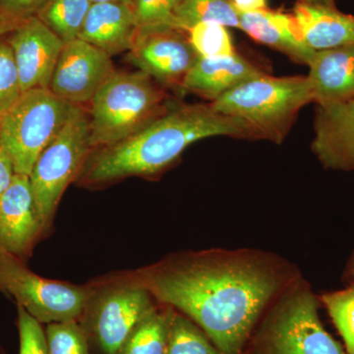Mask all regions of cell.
I'll list each match as a JSON object with an SVG mask.
<instances>
[{
  "label": "cell",
  "mask_w": 354,
  "mask_h": 354,
  "mask_svg": "<svg viewBox=\"0 0 354 354\" xmlns=\"http://www.w3.org/2000/svg\"><path fill=\"white\" fill-rule=\"evenodd\" d=\"M304 277L297 264L257 248L174 254L139 272L158 304L188 317L225 354H244L266 312Z\"/></svg>",
  "instance_id": "obj_1"
},
{
  "label": "cell",
  "mask_w": 354,
  "mask_h": 354,
  "mask_svg": "<svg viewBox=\"0 0 354 354\" xmlns=\"http://www.w3.org/2000/svg\"><path fill=\"white\" fill-rule=\"evenodd\" d=\"M257 141L239 118L216 113L211 104H176L157 120L115 145L104 148L88 165L85 181L101 184L128 176H152L171 167L184 151L211 137Z\"/></svg>",
  "instance_id": "obj_2"
},
{
  "label": "cell",
  "mask_w": 354,
  "mask_h": 354,
  "mask_svg": "<svg viewBox=\"0 0 354 354\" xmlns=\"http://www.w3.org/2000/svg\"><path fill=\"white\" fill-rule=\"evenodd\" d=\"M88 104L91 145L104 149L157 120L174 104L165 87L139 70L114 72Z\"/></svg>",
  "instance_id": "obj_3"
},
{
  "label": "cell",
  "mask_w": 354,
  "mask_h": 354,
  "mask_svg": "<svg viewBox=\"0 0 354 354\" xmlns=\"http://www.w3.org/2000/svg\"><path fill=\"white\" fill-rule=\"evenodd\" d=\"M321 306L302 277L266 312L244 354H348L324 327Z\"/></svg>",
  "instance_id": "obj_4"
},
{
  "label": "cell",
  "mask_w": 354,
  "mask_h": 354,
  "mask_svg": "<svg viewBox=\"0 0 354 354\" xmlns=\"http://www.w3.org/2000/svg\"><path fill=\"white\" fill-rule=\"evenodd\" d=\"M310 102H313V95L307 76L274 77L266 73L209 104L216 113L246 122L258 140L281 144L299 111Z\"/></svg>",
  "instance_id": "obj_5"
},
{
  "label": "cell",
  "mask_w": 354,
  "mask_h": 354,
  "mask_svg": "<svg viewBox=\"0 0 354 354\" xmlns=\"http://www.w3.org/2000/svg\"><path fill=\"white\" fill-rule=\"evenodd\" d=\"M75 104L50 88H32L0 120V146L12 160L15 174L30 176L41 152L57 136Z\"/></svg>",
  "instance_id": "obj_6"
},
{
  "label": "cell",
  "mask_w": 354,
  "mask_h": 354,
  "mask_svg": "<svg viewBox=\"0 0 354 354\" xmlns=\"http://www.w3.org/2000/svg\"><path fill=\"white\" fill-rule=\"evenodd\" d=\"M92 149L88 113L75 104L64 128L39 155L29 176L41 228L50 223L65 189Z\"/></svg>",
  "instance_id": "obj_7"
},
{
  "label": "cell",
  "mask_w": 354,
  "mask_h": 354,
  "mask_svg": "<svg viewBox=\"0 0 354 354\" xmlns=\"http://www.w3.org/2000/svg\"><path fill=\"white\" fill-rule=\"evenodd\" d=\"M0 290L12 295L39 323L78 321L90 301L85 288L41 278L6 251L0 260Z\"/></svg>",
  "instance_id": "obj_8"
},
{
  "label": "cell",
  "mask_w": 354,
  "mask_h": 354,
  "mask_svg": "<svg viewBox=\"0 0 354 354\" xmlns=\"http://www.w3.org/2000/svg\"><path fill=\"white\" fill-rule=\"evenodd\" d=\"M156 306L157 300L138 283L109 288L97 298L88 329L84 330L102 354H118L133 330Z\"/></svg>",
  "instance_id": "obj_9"
},
{
  "label": "cell",
  "mask_w": 354,
  "mask_h": 354,
  "mask_svg": "<svg viewBox=\"0 0 354 354\" xmlns=\"http://www.w3.org/2000/svg\"><path fill=\"white\" fill-rule=\"evenodd\" d=\"M198 57L186 32L171 26L140 28L128 51V58L140 71L162 87L180 90Z\"/></svg>",
  "instance_id": "obj_10"
},
{
  "label": "cell",
  "mask_w": 354,
  "mask_h": 354,
  "mask_svg": "<svg viewBox=\"0 0 354 354\" xmlns=\"http://www.w3.org/2000/svg\"><path fill=\"white\" fill-rule=\"evenodd\" d=\"M115 72L111 57L80 39L64 44L53 71L50 90L70 104L82 106Z\"/></svg>",
  "instance_id": "obj_11"
},
{
  "label": "cell",
  "mask_w": 354,
  "mask_h": 354,
  "mask_svg": "<svg viewBox=\"0 0 354 354\" xmlns=\"http://www.w3.org/2000/svg\"><path fill=\"white\" fill-rule=\"evenodd\" d=\"M13 50L22 92L48 88L64 43L36 15L6 36Z\"/></svg>",
  "instance_id": "obj_12"
},
{
  "label": "cell",
  "mask_w": 354,
  "mask_h": 354,
  "mask_svg": "<svg viewBox=\"0 0 354 354\" xmlns=\"http://www.w3.org/2000/svg\"><path fill=\"white\" fill-rule=\"evenodd\" d=\"M312 152L325 169L354 171V100L317 106Z\"/></svg>",
  "instance_id": "obj_13"
},
{
  "label": "cell",
  "mask_w": 354,
  "mask_h": 354,
  "mask_svg": "<svg viewBox=\"0 0 354 354\" xmlns=\"http://www.w3.org/2000/svg\"><path fill=\"white\" fill-rule=\"evenodd\" d=\"M41 230L29 176L15 174L0 203V245L12 255H22Z\"/></svg>",
  "instance_id": "obj_14"
},
{
  "label": "cell",
  "mask_w": 354,
  "mask_h": 354,
  "mask_svg": "<svg viewBox=\"0 0 354 354\" xmlns=\"http://www.w3.org/2000/svg\"><path fill=\"white\" fill-rule=\"evenodd\" d=\"M313 102L330 106L354 100V44L314 53L308 65Z\"/></svg>",
  "instance_id": "obj_15"
},
{
  "label": "cell",
  "mask_w": 354,
  "mask_h": 354,
  "mask_svg": "<svg viewBox=\"0 0 354 354\" xmlns=\"http://www.w3.org/2000/svg\"><path fill=\"white\" fill-rule=\"evenodd\" d=\"M266 73L237 53L225 57H198L184 79L183 91L213 102L237 86Z\"/></svg>",
  "instance_id": "obj_16"
},
{
  "label": "cell",
  "mask_w": 354,
  "mask_h": 354,
  "mask_svg": "<svg viewBox=\"0 0 354 354\" xmlns=\"http://www.w3.org/2000/svg\"><path fill=\"white\" fill-rule=\"evenodd\" d=\"M138 31L130 4L93 3L78 39L93 44L111 57L129 51Z\"/></svg>",
  "instance_id": "obj_17"
},
{
  "label": "cell",
  "mask_w": 354,
  "mask_h": 354,
  "mask_svg": "<svg viewBox=\"0 0 354 354\" xmlns=\"http://www.w3.org/2000/svg\"><path fill=\"white\" fill-rule=\"evenodd\" d=\"M239 29L254 41L283 53L297 64L308 65L316 53L305 44L292 14L269 8L241 14Z\"/></svg>",
  "instance_id": "obj_18"
},
{
  "label": "cell",
  "mask_w": 354,
  "mask_h": 354,
  "mask_svg": "<svg viewBox=\"0 0 354 354\" xmlns=\"http://www.w3.org/2000/svg\"><path fill=\"white\" fill-rule=\"evenodd\" d=\"M305 44L313 51L334 50L354 44V15L335 7L298 1L293 8Z\"/></svg>",
  "instance_id": "obj_19"
},
{
  "label": "cell",
  "mask_w": 354,
  "mask_h": 354,
  "mask_svg": "<svg viewBox=\"0 0 354 354\" xmlns=\"http://www.w3.org/2000/svg\"><path fill=\"white\" fill-rule=\"evenodd\" d=\"M201 23H216L239 29L241 14L232 0H183L174 11L171 27L186 32Z\"/></svg>",
  "instance_id": "obj_20"
},
{
  "label": "cell",
  "mask_w": 354,
  "mask_h": 354,
  "mask_svg": "<svg viewBox=\"0 0 354 354\" xmlns=\"http://www.w3.org/2000/svg\"><path fill=\"white\" fill-rule=\"evenodd\" d=\"M171 312V307L157 305L133 330L118 354H165Z\"/></svg>",
  "instance_id": "obj_21"
},
{
  "label": "cell",
  "mask_w": 354,
  "mask_h": 354,
  "mask_svg": "<svg viewBox=\"0 0 354 354\" xmlns=\"http://www.w3.org/2000/svg\"><path fill=\"white\" fill-rule=\"evenodd\" d=\"M92 4L91 0H48L36 16L66 44L78 39Z\"/></svg>",
  "instance_id": "obj_22"
},
{
  "label": "cell",
  "mask_w": 354,
  "mask_h": 354,
  "mask_svg": "<svg viewBox=\"0 0 354 354\" xmlns=\"http://www.w3.org/2000/svg\"><path fill=\"white\" fill-rule=\"evenodd\" d=\"M165 354H225L208 335L180 312L172 308Z\"/></svg>",
  "instance_id": "obj_23"
},
{
  "label": "cell",
  "mask_w": 354,
  "mask_h": 354,
  "mask_svg": "<svg viewBox=\"0 0 354 354\" xmlns=\"http://www.w3.org/2000/svg\"><path fill=\"white\" fill-rule=\"evenodd\" d=\"M319 298L339 330L346 353L354 354V283L344 290L324 293Z\"/></svg>",
  "instance_id": "obj_24"
},
{
  "label": "cell",
  "mask_w": 354,
  "mask_h": 354,
  "mask_svg": "<svg viewBox=\"0 0 354 354\" xmlns=\"http://www.w3.org/2000/svg\"><path fill=\"white\" fill-rule=\"evenodd\" d=\"M186 34L199 57H225L236 53L232 36L225 26L201 23L193 26Z\"/></svg>",
  "instance_id": "obj_25"
},
{
  "label": "cell",
  "mask_w": 354,
  "mask_h": 354,
  "mask_svg": "<svg viewBox=\"0 0 354 354\" xmlns=\"http://www.w3.org/2000/svg\"><path fill=\"white\" fill-rule=\"evenodd\" d=\"M46 335L50 354H91L90 339L78 321L48 324Z\"/></svg>",
  "instance_id": "obj_26"
},
{
  "label": "cell",
  "mask_w": 354,
  "mask_h": 354,
  "mask_svg": "<svg viewBox=\"0 0 354 354\" xmlns=\"http://www.w3.org/2000/svg\"><path fill=\"white\" fill-rule=\"evenodd\" d=\"M13 50L6 36L0 38V120L22 95Z\"/></svg>",
  "instance_id": "obj_27"
},
{
  "label": "cell",
  "mask_w": 354,
  "mask_h": 354,
  "mask_svg": "<svg viewBox=\"0 0 354 354\" xmlns=\"http://www.w3.org/2000/svg\"><path fill=\"white\" fill-rule=\"evenodd\" d=\"M183 0H133L132 7L140 28L171 26L174 13Z\"/></svg>",
  "instance_id": "obj_28"
},
{
  "label": "cell",
  "mask_w": 354,
  "mask_h": 354,
  "mask_svg": "<svg viewBox=\"0 0 354 354\" xmlns=\"http://www.w3.org/2000/svg\"><path fill=\"white\" fill-rule=\"evenodd\" d=\"M18 328H19V354H50L48 339L41 323L18 305Z\"/></svg>",
  "instance_id": "obj_29"
},
{
  "label": "cell",
  "mask_w": 354,
  "mask_h": 354,
  "mask_svg": "<svg viewBox=\"0 0 354 354\" xmlns=\"http://www.w3.org/2000/svg\"><path fill=\"white\" fill-rule=\"evenodd\" d=\"M48 0H0V12L26 19L43 8Z\"/></svg>",
  "instance_id": "obj_30"
},
{
  "label": "cell",
  "mask_w": 354,
  "mask_h": 354,
  "mask_svg": "<svg viewBox=\"0 0 354 354\" xmlns=\"http://www.w3.org/2000/svg\"><path fill=\"white\" fill-rule=\"evenodd\" d=\"M14 174L15 171H14L12 160L6 151L0 146V203L12 183Z\"/></svg>",
  "instance_id": "obj_31"
},
{
  "label": "cell",
  "mask_w": 354,
  "mask_h": 354,
  "mask_svg": "<svg viewBox=\"0 0 354 354\" xmlns=\"http://www.w3.org/2000/svg\"><path fill=\"white\" fill-rule=\"evenodd\" d=\"M239 14L255 12L268 8L267 0H232Z\"/></svg>",
  "instance_id": "obj_32"
},
{
  "label": "cell",
  "mask_w": 354,
  "mask_h": 354,
  "mask_svg": "<svg viewBox=\"0 0 354 354\" xmlns=\"http://www.w3.org/2000/svg\"><path fill=\"white\" fill-rule=\"evenodd\" d=\"M27 19V18H26ZM25 19L0 12V38L13 32Z\"/></svg>",
  "instance_id": "obj_33"
},
{
  "label": "cell",
  "mask_w": 354,
  "mask_h": 354,
  "mask_svg": "<svg viewBox=\"0 0 354 354\" xmlns=\"http://www.w3.org/2000/svg\"><path fill=\"white\" fill-rule=\"evenodd\" d=\"M342 279H344V281L351 285V283H354V252L351 257L349 258L348 264L346 266V269H344V274H342Z\"/></svg>",
  "instance_id": "obj_34"
},
{
  "label": "cell",
  "mask_w": 354,
  "mask_h": 354,
  "mask_svg": "<svg viewBox=\"0 0 354 354\" xmlns=\"http://www.w3.org/2000/svg\"><path fill=\"white\" fill-rule=\"evenodd\" d=\"M298 1L312 4V6L335 7V0H298Z\"/></svg>",
  "instance_id": "obj_35"
},
{
  "label": "cell",
  "mask_w": 354,
  "mask_h": 354,
  "mask_svg": "<svg viewBox=\"0 0 354 354\" xmlns=\"http://www.w3.org/2000/svg\"><path fill=\"white\" fill-rule=\"evenodd\" d=\"M92 3H106V2H120V3H127L132 6L133 0H91Z\"/></svg>",
  "instance_id": "obj_36"
},
{
  "label": "cell",
  "mask_w": 354,
  "mask_h": 354,
  "mask_svg": "<svg viewBox=\"0 0 354 354\" xmlns=\"http://www.w3.org/2000/svg\"><path fill=\"white\" fill-rule=\"evenodd\" d=\"M4 252H6V250H4V249L2 248L1 245H0V260H1L2 255H3Z\"/></svg>",
  "instance_id": "obj_37"
}]
</instances>
